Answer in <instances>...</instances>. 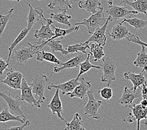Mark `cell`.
I'll use <instances>...</instances> for the list:
<instances>
[{
    "instance_id": "16",
    "label": "cell",
    "mask_w": 147,
    "mask_h": 130,
    "mask_svg": "<svg viewBox=\"0 0 147 130\" xmlns=\"http://www.w3.org/2000/svg\"><path fill=\"white\" fill-rule=\"evenodd\" d=\"M83 54L84 53H82V55H77L76 57L69 59L68 61H66L65 63H62V64L60 65V66H55L53 71L51 73V75H53L55 73H59L66 69L78 68L80 66V63L83 62V61H85L86 59L85 56H84Z\"/></svg>"
},
{
    "instance_id": "37",
    "label": "cell",
    "mask_w": 147,
    "mask_h": 130,
    "mask_svg": "<svg viewBox=\"0 0 147 130\" xmlns=\"http://www.w3.org/2000/svg\"><path fill=\"white\" fill-rule=\"evenodd\" d=\"M98 93L100 94L101 98H103L104 100L107 101H109L113 95V90L109 86L100 90L98 91Z\"/></svg>"
},
{
    "instance_id": "7",
    "label": "cell",
    "mask_w": 147,
    "mask_h": 130,
    "mask_svg": "<svg viewBox=\"0 0 147 130\" xmlns=\"http://www.w3.org/2000/svg\"><path fill=\"white\" fill-rule=\"evenodd\" d=\"M107 15L110 17V22L117 21L125 16L131 17L137 15L138 11L135 10H129L127 6H121L118 5H112L108 7L107 10Z\"/></svg>"
},
{
    "instance_id": "20",
    "label": "cell",
    "mask_w": 147,
    "mask_h": 130,
    "mask_svg": "<svg viewBox=\"0 0 147 130\" xmlns=\"http://www.w3.org/2000/svg\"><path fill=\"white\" fill-rule=\"evenodd\" d=\"M28 6L30 8V11L28 17L26 18V20L28 22L27 28L31 30L34 24L38 22V21L43 19L44 12L43 9L38 8V7L34 8L32 5L30 4H28Z\"/></svg>"
},
{
    "instance_id": "44",
    "label": "cell",
    "mask_w": 147,
    "mask_h": 130,
    "mask_svg": "<svg viewBox=\"0 0 147 130\" xmlns=\"http://www.w3.org/2000/svg\"><path fill=\"white\" fill-rule=\"evenodd\" d=\"M144 123V125L145 126H147V118L145 119V121H144V123Z\"/></svg>"
},
{
    "instance_id": "19",
    "label": "cell",
    "mask_w": 147,
    "mask_h": 130,
    "mask_svg": "<svg viewBox=\"0 0 147 130\" xmlns=\"http://www.w3.org/2000/svg\"><path fill=\"white\" fill-rule=\"evenodd\" d=\"M140 96H142V91L141 92H138L137 91H135L133 90V88L131 89H129L127 86H125L123 93L118 100V103L125 106H127L134 103V101L136 98Z\"/></svg>"
},
{
    "instance_id": "5",
    "label": "cell",
    "mask_w": 147,
    "mask_h": 130,
    "mask_svg": "<svg viewBox=\"0 0 147 130\" xmlns=\"http://www.w3.org/2000/svg\"><path fill=\"white\" fill-rule=\"evenodd\" d=\"M88 97V103L84 106L81 111H83L82 116L88 115L91 118L95 119H99L100 115L98 113L99 108L102 104L103 102L101 101L96 100L94 96V91L89 90L87 93Z\"/></svg>"
},
{
    "instance_id": "8",
    "label": "cell",
    "mask_w": 147,
    "mask_h": 130,
    "mask_svg": "<svg viewBox=\"0 0 147 130\" xmlns=\"http://www.w3.org/2000/svg\"><path fill=\"white\" fill-rule=\"evenodd\" d=\"M43 19H44L47 22L46 25H45L43 23L42 19L40 20L41 23V27L40 30H34V37L38 40L37 43H42V42L47 41L48 40L55 36V33L53 32L50 28V26L52 24H53V20L51 18L48 19L43 16Z\"/></svg>"
},
{
    "instance_id": "13",
    "label": "cell",
    "mask_w": 147,
    "mask_h": 130,
    "mask_svg": "<svg viewBox=\"0 0 147 130\" xmlns=\"http://www.w3.org/2000/svg\"><path fill=\"white\" fill-rule=\"evenodd\" d=\"M59 89H57L55 95L53 96V98H52L50 103L47 105V107L51 110L52 113L53 115L57 114L58 118H59L63 121H65L66 123L67 121L63 117V112L61 100L60 99V97H59Z\"/></svg>"
},
{
    "instance_id": "15",
    "label": "cell",
    "mask_w": 147,
    "mask_h": 130,
    "mask_svg": "<svg viewBox=\"0 0 147 130\" xmlns=\"http://www.w3.org/2000/svg\"><path fill=\"white\" fill-rule=\"evenodd\" d=\"M51 26L55 29V36L52 37L51 39L42 42V43H37L36 42V43L38 44V46H39L40 50H41V49L43 46H45V45H47V42H48L49 41L55 40V39H56V38H60L61 40H63V38L65 36H66L67 34H70L71 33L73 32V31H76V32H77V31H78L80 29V25H75V24L73 26H71V27H69V28L66 29V30L62 29V28H61L55 27L53 25V24H52Z\"/></svg>"
},
{
    "instance_id": "22",
    "label": "cell",
    "mask_w": 147,
    "mask_h": 130,
    "mask_svg": "<svg viewBox=\"0 0 147 130\" xmlns=\"http://www.w3.org/2000/svg\"><path fill=\"white\" fill-rule=\"evenodd\" d=\"M78 6L80 8L85 9L86 11L94 14L101 8V3L99 0H79Z\"/></svg>"
},
{
    "instance_id": "43",
    "label": "cell",
    "mask_w": 147,
    "mask_h": 130,
    "mask_svg": "<svg viewBox=\"0 0 147 130\" xmlns=\"http://www.w3.org/2000/svg\"><path fill=\"white\" fill-rule=\"evenodd\" d=\"M113 0H108V6H110L113 5Z\"/></svg>"
},
{
    "instance_id": "21",
    "label": "cell",
    "mask_w": 147,
    "mask_h": 130,
    "mask_svg": "<svg viewBox=\"0 0 147 130\" xmlns=\"http://www.w3.org/2000/svg\"><path fill=\"white\" fill-rule=\"evenodd\" d=\"M129 33V30L127 26L118 23L112 28L110 32H108L107 34L115 40H120L125 38H127Z\"/></svg>"
},
{
    "instance_id": "33",
    "label": "cell",
    "mask_w": 147,
    "mask_h": 130,
    "mask_svg": "<svg viewBox=\"0 0 147 130\" xmlns=\"http://www.w3.org/2000/svg\"><path fill=\"white\" fill-rule=\"evenodd\" d=\"M30 30L28 28H24L22 31H21V33L19 34L18 36H17L15 40H14V41L12 42V43L10 44L9 47L8 48L9 53L8 55V59H7L8 62L9 63L10 60H11V59H10V58H11L13 51L15 50V48L16 46L18 45L21 41H22V40L24 39V38L27 36V34H28V32L30 31Z\"/></svg>"
},
{
    "instance_id": "9",
    "label": "cell",
    "mask_w": 147,
    "mask_h": 130,
    "mask_svg": "<svg viewBox=\"0 0 147 130\" xmlns=\"http://www.w3.org/2000/svg\"><path fill=\"white\" fill-rule=\"evenodd\" d=\"M22 94L16 95L21 100L24 101L32 106H36L37 108H41V103L35 99L34 96V93L31 86L28 83L24 77H23L22 83Z\"/></svg>"
},
{
    "instance_id": "46",
    "label": "cell",
    "mask_w": 147,
    "mask_h": 130,
    "mask_svg": "<svg viewBox=\"0 0 147 130\" xmlns=\"http://www.w3.org/2000/svg\"><path fill=\"white\" fill-rule=\"evenodd\" d=\"M134 1H136V0H134Z\"/></svg>"
},
{
    "instance_id": "29",
    "label": "cell",
    "mask_w": 147,
    "mask_h": 130,
    "mask_svg": "<svg viewBox=\"0 0 147 130\" xmlns=\"http://www.w3.org/2000/svg\"><path fill=\"white\" fill-rule=\"evenodd\" d=\"M83 122L82 116H80L78 113H76L75 114L71 122H66V127L65 128V130H85V128L82 126Z\"/></svg>"
},
{
    "instance_id": "39",
    "label": "cell",
    "mask_w": 147,
    "mask_h": 130,
    "mask_svg": "<svg viewBox=\"0 0 147 130\" xmlns=\"http://www.w3.org/2000/svg\"><path fill=\"white\" fill-rule=\"evenodd\" d=\"M9 66V63L8 61L5 60V58H1L0 59V75L2 76L3 71L5 70L8 71V66Z\"/></svg>"
},
{
    "instance_id": "6",
    "label": "cell",
    "mask_w": 147,
    "mask_h": 130,
    "mask_svg": "<svg viewBox=\"0 0 147 130\" xmlns=\"http://www.w3.org/2000/svg\"><path fill=\"white\" fill-rule=\"evenodd\" d=\"M0 96L3 98L6 102L7 104H8V110L12 114L17 116V117L26 119V116L24 115L22 109H21V106L24 103V101L21 100L17 96L14 99L11 96V91H9L8 94L1 92L0 93Z\"/></svg>"
},
{
    "instance_id": "40",
    "label": "cell",
    "mask_w": 147,
    "mask_h": 130,
    "mask_svg": "<svg viewBox=\"0 0 147 130\" xmlns=\"http://www.w3.org/2000/svg\"><path fill=\"white\" fill-rule=\"evenodd\" d=\"M30 125V121L28 120L26 123L23 124L22 126H13V127H9L8 128H6L5 130H23L24 128L27 126H28Z\"/></svg>"
},
{
    "instance_id": "12",
    "label": "cell",
    "mask_w": 147,
    "mask_h": 130,
    "mask_svg": "<svg viewBox=\"0 0 147 130\" xmlns=\"http://www.w3.org/2000/svg\"><path fill=\"white\" fill-rule=\"evenodd\" d=\"M109 22H110V17L108 16L105 24L94 31L86 41H88V43H96L103 46L106 45L107 40L106 31Z\"/></svg>"
},
{
    "instance_id": "23",
    "label": "cell",
    "mask_w": 147,
    "mask_h": 130,
    "mask_svg": "<svg viewBox=\"0 0 147 130\" xmlns=\"http://www.w3.org/2000/svg\"><path fill=\"white\" fill-rule=\"evenodd\" d=\"M123 3L131 6L135 11L143 13L147 17V0H136L134 2H130L128 0H122L120 5Z\"/></svg>"
},
{
    "instance_id": "38",
    "label": "cell",
    "mask_w": 147,
    "mask_h": 130,
    "mask_svg": "<svg viewBox=\"0 0 147 130\" xmlns=\"http://www.w3.org/2000/svg\"><path fill=\"white\" fill-rule=\"evenodd\" d=\"M127 39L129 42H132V43L137 44H140V45H143V46H145L146 48H147V43H145V42L142 41L140 40V38L138 36H136V35L133 34L131 33H129L128 36L127 38Z\"/></svg>"
},
{
    "instance_id": "32",
    "label": "cell",
    "mask_w": 147,
    "mask_h": 130,
    "mask_svg": "<svg viewBox=\"0 0 147 130\" xmlns=\"http://www.w3.org/2000/svg\"><path fill=\"white\" fill-rule=\"evenodd\" d=\"M125 23H127L134 26L136 30H142L147 26L146 20L137 18L129 17V18H125L120 23L123 24Z\"/></svg>"
},
{
    "instance_id": "2",
    "label": "cell",
    "mask_w": 147,
    "mask_h": 130,
    "mask_svg": "<svg viewBox=\"0 0 147 130\" xmlns=\"http://www.w3.org/2000/svg\"><path fill=\"white\" fill-rule=\"evenodd\" d=\"M40 50L39 49L38 44L35 43L33 44L28 43L27 47L15 48L14 56L11 61L17 62L21 65H24L30 58H32L34 55H36L37 53Z\"/></svg>"
},
{
    "instance_id": "31",
    "label": "cell",
    "mask_w": 147,
    "mask_h": 130,
    "mask_svg": "<svg viewBox=\"0 0 147 130\" xmlns=\"http://www.w3.org/2000/svg\"><path fill=\"white\" fill-rule=\"evenodd\" d=\"M90 57H91V54L90 53H88L87 54L86 59H85V61H83V62L80 63V72L78 73V76H77L76 78L79 79L80 76L82 75L83 74H84V73L88 72L91 68H96L97 69H101V66L93 65V64H92V63H90Z\"/></svg>"
},
{
    "instance_id": "25",
    "label": "cell",
    "mask_w": 147,
    "mask_h": 130,
    "mask_svg": "<svg viewBox=\"0 0 147 130\" xmlns=\"http://www.w3.org/2000/svg\"><path fill=\"white\" fill-rule=\"evenodd\" d=\"M36 59L38 61H47L58 65H61L62 64V62L58 58H57L55 55H53V53L47 52L43 50H40L37 53Z\"/></svg>"
},
{
    "instance_id": "30",
    "label": "cell",
    "mask_w": 147,
    "mask_h": 130,
    "mask_svg": "<svg viewBox=\"0 0 147 130\" xmlns=\"http://www.w3.org/2000/svg\"><path fill=\"white\" fill-rule=\"evenodd\" d=\"M48 7L51 9L57 8L61 11L73 8L70 0H51V1L48 4Z\"/></svg>"
},
{
    "instance_id": "18",
    "label": "cell",
    "mask_w": 147,
    "mask_h": 130,
    "mask_svg": "<svg viewBox=\"0 0 147 130\" xmlns=\"http://www.w3.org/2000/svg\"><path fill=\"white\" fill-rule=\"evenodd\" d=\"M125 107L131 109V114L135 121H137V130H139L140 129V121L147 118V107L143 106L140 103L138 104L133 103L125 106Z\"/></svg>"
},
{
    "instance_id": "45",
    "label": "cell",
    "mask_w": 147,
    "mask_h": 130,
    "mask_svg": "<svg viewBox=\"0 0 147 130\" xmlns=\"http://www.w3.org/2000/svg\"><path fill=\"white\" fill-rule=\"evenodd\" d=\"M9 1H16V2H20L21 0H9Z\"/></svg>"
},
{
    "instance_id": "14",
    "label": "cell",
    "mask_w": 147,
    "mask_h": 130,
    "mask_svg": "<svg viewBox=\"0 0 147 130\" xmlns=\"http://www.w3.org/2000/svg\"><path fill=\"white\" fill-rule=\"evenodd\" d=\"M92 87V83L88 82L84 78L80 79V84L77 86L72 92L68 93L66 95H68L71 98H78L81 100H83L86 97L90 88Z\"/></svg>"
},
{
    "instance_id": "34",
    "label": "cell",
    "mask_w": 147,
    "mask_h": 130,
    "mask_svg": "<svg viewBox=\"0 0 147 130\" xmlns=\"http://www.w3.org/2000/svg\"><path fill=\"white\" fill-rule=\"evenodd\" d=\"M90 48V43L88 41H86L85 43H77L75 44L69 45L65 49L68 51L69 53H74L81 52L82 53L88 54L86 50Z\"/></svg>"
},
{
    "instance_id": "26",
    "label": "cell",
    "mask_w": 147,
    "mask_h": 130,
    "mask_svg": "<svg viewBox=\"0 0 147 130\" xmlns=\"http://www.w3.org/2000/svg\"><path fill=\"white\" fill-rule=\"evenodd\" d=\"M142 50L137 53V57L134 61V65L136 67L143 69V71H147V53L146 52V47L141 45Z\"/></svg>"
},
{
    "instance_id": "41",
    "label": "cell",
    "mask_w": 147,
    "mask_h": 130,
    "mask_svg": "<svg viewBox=\"0 0 147 130\" xmlns=\"http://www.w3.org/2000/svg\"><path fill=\"white\" fill-rule=\"evenodd\" d=\"M142 91V96L143 99L147 100V83L144 84L142 86V88L140 89Z\"/></svg>"
},
{
    "instance_id": "4",
    "label": "cell",
    "mask_w": 147,
    "mask_h": 130,
    "mask_svg": "<svg viewBox=\"0 0 147 130\" xmlns=\"http://www.w3.org/2000/svg\"><path fill=\"white\" fill-rule=\"evenodd\" d=\"M32 83L29 85L32 88L33 92L35 96L38 98V102L43 103L46 100L45 96V90L47 83L49 82V78L45 75H36L32 78Z\"/></svg>"
},
{
    "instance_id": "17",
    "label": "cell",
    "mask_w": 147,
    "mask_h": 130,
    "mask_svg": "<svg viewBox=\"0 0 147 130\" xmlns=\"http://www.w3.org/2000/svg\"><path fill=\"white\" fill-rule=\"evenodd\" d=\"M78 78H74L64 83L58 84L57 85H54L53 83H51L50 85L48 86V90H51L53 89H59L61 91L62 94H67L69 93H71L75 90V88L79 85L80 82H78Z\"/></svg>"
},
{
    "instance_id": "3",
    "label": "cell",
    "mask_w": 147,
    "mask_h": 130,
    "mask_svg": "<svg viewBox=\"0 0 147 130\" xmlns=\"http://www.w3.org/2000/svg\"><path fill=\"white\" fill-rule=\"evenodd\" d=\"M101 65L103 75L101 77V82L107 83V86H110L111 83L116 80L115 71L118 67V63L111 57H107L102 59Z\"/></svg>"
},
{
    "instance_id": "35",
    "label": "cell",
    "mask_w": 147,
    "mask_h": 130,
    "mask_svg": "<svg viewBox=\"0 0 147 130\" xmlns=\"http://www.w3.org/2000/svg\"><path fill=\"white\" fill-rule=\"evenodd\" d=\"M61 40H56L55 39L47 42V45H48V46L51 48V50L53 53L55 52L59 51L61 53L63 56H66L69 53L65 48H63V45L61 44Z\"/></svg>"
},
{
    "instance_id": "42",
    "label": "cell",
    "mask_w": 147,
    "mask_h": 130,
    "mask_svg": "<svg viewBox=\"0 0 147 130\" xmlns=\"http://www.w3.org/2000/svg\"><path fill=\"white\" fill-rule=\"evenodd\" d=\"M140 104L142 105L143 106L147 107V100L146 99H143L140 101Z\"/></svg>"
},
{
    "instance_id": "10",
    "label": "cell",
    "mask_w": 147,
    "mask_h": 130,
    "mask_svg": "<svg viewBox=\"0 0 147 130\" xmlns=\"http://www.w3.org/2000/svg\"><path fill=\"white\" fill-rule=\"evenodd\" d=\"M23 78V75L22 73L11 69H8L6 77L5 79L1 80V83H5L11 89L21 90Z\"/></svg>"
},
{
    "instance_id": "11",
    "label": "cell",
    "mask_w": 147,
    "mask_h": 130,
    "mask_svg": "<svg viewBox=\"0 0 147 130\" xmlns=\"http://www.w3.org/2000/svg\"><path fill=\"white\" fill-rule=\"evenodd\" d=\"M145 71H143L140 73L136 74L135 73V70L126 72L124 73L125 79L129 80L133 83V90L135 91H137L138 88L141 89V86L145 83H147V79H146L144 73Z\"/></svg>"
},
{
    "instance_id": "27",
    "label": "cell",
    "mask_w": 147,
    "mask_h": 130,
    "mask_svg": "<svg viewBox=\"0 0 147 130\" xmlns=\"http://www.w3.org/2000/svg\"><path fill=\"white\" fill-rule=\"evenodd\" d=\"M10 121H19L24 124L26 123L28 120H26V118H23L22 117L14 115L9 111L8 108H6L4 109V110H3L1 113H0V122L5 123Z\"/></svg>"
},
{
    "instance_id": "28",
    "label": "cell",
    "mask_w": 147,
    "mask_h": 130,
    "mask_svg": "<svg viewBox=\"0 0 147 130\" xmlns=\"http://www.w3.org/2000/svg\"><path fill=\"white\" fill-rule=\"evenodd\" d=\"M67 12L68 10H64L59 13H51L50 15V18L56 22L71 27V23L69 22V20L71 19V16L68 15Z\"/></svg>"
},
{
    "instance_id": "1",
    "label": "cell",
    "mask_w": 147,
    "mask_h": 130,
    "mask_svg": "<svg viewBox=\"0 0 147 130\" xmlns=\"http://www.w3.org/2000/svg\"><path fill=\"white\" fill-rule=\"evenodd\" d=\"M108 18L105 17L104 13V8L101 7L97 12L92 14L88 18L85 19L83 22L76 23L75 25H84L86 27L87 31L92 34L98 28L103 26L107 22Z\"/></svg>"
},
{
    "instance_id": "24",
    "label": "cell",
    "mask_w": 147,
    "mask_h": 130,
    "mask_svg": "<svg viewBox=\"0 0 147 130\" xmlns=\"http://www.w3.org/2000/svg\"><path fill=\"white\" fill-rule=\"evenodd\" d=\"M104 46L96 43H90V53L93 57V61H101L105 57V52L103 51Z\"/></svg>"
},
{
    "instance_id": "36",
    "label": "cell",
    "mask_w": 147,
    "mask_h": 130,
    "mask_svg": "<svg viewBox=\"0 0 147 130\" xmlns=\"http://www.w3.org/2000/svg\"><path fill=\"white\" fill-rule=\"evenodd\" d=\"M14 10H15V9L11 8L6 13V15H0V36H1V38L3 32H4V30L6 28L7 24H8L10 18H11Z\"/></svg>"
}]
</instances>
